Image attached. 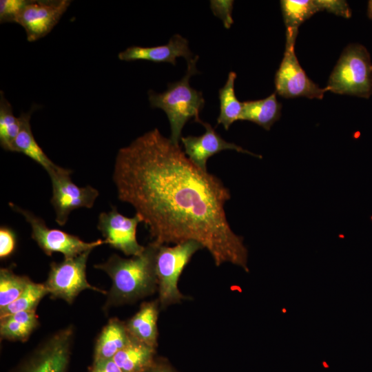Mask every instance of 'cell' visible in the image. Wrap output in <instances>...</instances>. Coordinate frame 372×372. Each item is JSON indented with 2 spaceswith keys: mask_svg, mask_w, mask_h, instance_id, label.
Returning a JSON list of instances; mask_svg holds the SVG:
<instances>
[{
  "mask_svg": "<svg viewBox=\"0 0 372 372\" xmlns=\"http://www.w3.org/2000/svg\"><path fill=\"white\" fill-rule=\"evenodd\" d=\"M113 181L118 199L130 204L146 225L151 242L194 240L208 250L216 266L229 262L249 271L247 249L225 214L229 190L158 129L118 150Z\"/></svg>",
  "mask_w": 372,
  "mask_h": 372,
  "instance_id": "obj_1",
  "label": "cell"
},
{
  "mask_svg": "<svg viewBox=\"0 0 372 372\" xmlns=\"http://www.w3.org/2000/svg\"><path fill=\"white\" fill-rule=\"evenodd\" d=\"M158 247L150 242L138 256L123 258L113 254L107 261L94 266L112 280L105 309L136 301L155 291L158 287L155 265Z\"/></svg>",
  "mask_w": 372,
  "mask_h": 372,
  "instance_id": "obj_2",
  "label": "cell"
},
{
  "mask_svg": "<svg viewBox=\"0 0 372 372\" xmlns=\"http://www.w3.org/2000/svg\"><path fill=\"white\" fill-rule=\"evenodd\" d=\"M198 59L196 56L187 62L184 76L179 81L169 83L165 92H148L151 107L161 109L167 114L171 129L169 138L176 145H179L181 132L186 123L191 118L198 123L201 121L199 114L205 105V99L203 93L189 84L190 78L200 73L196 68Z\"/></svg>",
  "mask_w": 372,
  "mask_h": 372,
  "instance_id": "obj_3",
  "label": "cell"
},
{
  "mask_svg": "<svg viewBox=\"0 0 372 372\" xmlns=\"http://www.w3.org/2000/svg\"><path fill=\"white\" fill-rule=\"evenodd\" d=\"M328 91L368 99L372 94V63L366 48L358 43L349 45L332 71Z\"/></svg>",
  "mask_w": 372,
  "mask_h": 372,
  "instance_id": "obj_4",
  "label": "cell"
},
{
  "mask_svg": "<svg viewBox=\"0 0 372 372\" xmlns=\"http://www.w3.org/2000/svg\"><path fill=\"white\" fill-rule=\"evenodd\" d=\"M203 245L194 240L176 244L174 247L160 245L156 256V273L161 307L178 303L186 298L178 289V281L192 256Z\"/></svg>",
  "mask_w": 372,
  "mask_h": 372,
  "instance_id": "obj_5",
  "label": "cell"
},
{
  "mask_svg": "<svg viewBox=\"0 0 372 372\" xmlns=\"http://www.w3.org/2000/svg\"><path fill=\"white\" fill-rule=\"evenodd\" d=\"M298 30L287 29L284 56L275 76L276 92L285 98L322 99L327 87H320L306 74L295 54Z\"/></svg>",
  "mask_w": 372,
  "mask_h": 372,
  "instance_id": "obj_6",
  "label": "cell"
},
{
  "mask_svg": "<svg viewBox=\"0 0 372 372\" xmlns=\"http://www.w3.org/2000/svg\"><path fill=\"white\" fill-rule=\"evenodd\" d=\"M9 205L16 212L21 214L29 223L32 229V238L48 256L58 252L62 254L64 258H72L106 243L105 240L101 239L87 242L76 236L49 228L42 218L32 212L12 203Z\"/></svg>",
  "mask_w": 372,
  "mask_h": 372,
  "instance_id": "obj_7",
  "label": "cell"
},
{
  "mask_svg": "<svg viewBox=\"0 0 372 372\" xmlns=\"http://www.w3.org/2000/svg\"><path fill=\"white\" fill-rule=\"evenodd\" d=\"M92 250L85 251L76 257L64 258L59 262H52L48 278L44 283L52 298H60L69 304L85 289L107 293L91 285L86 278V265Z\"/></svg>",
  "mask_w": 372,
  "mask_h": 372,
  "instance_id": "obj_8",
  "label": "cell"
},
{
  "mask_svg": "<svg viewBox=\"0 0 372 372\" xmlns=\"http://www.w3.org/2000/svg\"><path fill=\"white\" fill-rule=\"evenodd\" d=\"M71 174L70 169L59 165L48 173L52 188L50 201L55 211V220L60 226L65 225L73 210L92 208L99 195V191L90 185L79 187L74 184Z\"/></svg>",
  "mask_w": 372,
  "mask_h": 372,
  "instance_id": "obj_9",
  "label": "cell"
},
{
  "mask_svg": "<svg viewBox=\"0 0 372 372\" xmlns=\"http://www.w3.org/2000/svg\"><path fill=\"white\" fill-rule=\"evenodd\" d=\"M74 335L72 326L56 331L37 347L18 372H65Z\"/></svg>",
  "mask_w": 372,
  "mask_h": 372,
  "instance_id": "obj_10",
  "label": "cell"
},
{
  "mask_svg": "<svg viewBox=\"0 0 372 372\" xmlns=\"http://www.w3.org/2000/svg\"><path fill=\"white\" fill-rule=\"evenodd\" d=\"M141 222L138 214L129 218L120 214L114 206L110 211L100 214L97 228L106 244L126 256H136L141 254L145 248L138 244L136 239V228Z\"/></svg>",
  "mask_w": 372,
  "mask_h": 372,
  "instance_id": "obj_11",
  "label": "cell"
},
{
  "mask_svg": "<svg viewBox=\"0 0 372 372\" xmlns=\"http://www.w3.org/2000/svg\"><path fill=\"white\" fill-rule=\"evenodd\" d=\"M71 2L70 0H30L17 21L25 30L27 40L34 42L48 35Z\"/></svg>",
  "mask_w": 372,
  "mask_h": 372,
  "instance_id": "obj_12",
  "label": "cell"
},
{
  "mask_svg": "<svg viewBox=\"0 0 372 372\" xmlns=\"http://www.w3.org/2000/svg\"><path fill=\"white\" fill-rule=\"evenodd\" d=\"M205 128L203 134L181 137L185 154L198 167L207 171V161L211 156L225 149H234L261 158L262 156L254 154L242 147L224 140L208 123L199 122Z\"/></svg>",
  "mask_w": 372,
  "mask_h": 372,
  "instance_id": "obj_13",
  "label": "cell"
},
{
  "mask_svg": "<svg viewBox=\"0 0 372 372\" xmlns=\"http://www.w3.org/2000/svg\"><path fill=\"white\" fill-rule=\"evenodd\" d=\"M183 57L187 62L193 59L187 39L180 34L173 35L167 43L154 47L130 46L118 54L121 61H149L154 63L176 64V59Z\"/></svg>",
  "mask_w": 372,
  "mask_h": 372,
  "instance_id": "obj_14",
  "label": "cell"
},
{
  "mask_svg": "<svg viewBox=\"0 0 372 372\" xmlns=\"http://www.w3.org/2000/svg\"><path fill=\"white\" fill-rule=\"evenodd\" d=\"M158 300L142 304L140 309L126 323L130 336L152 348L157 346Z\"/></svg>",
  "mask_w": 372,
  "mask_h": 372,
  "instance_id": "obj_15",
  "label": "cell"
},
{
  "mask_svg": "<svg viewBox=\"0 0 372 372\" xmlns=\"http://www.w3.org/2000/svg\"><path fill=\"white\" fill-rule=\"evenodd\" d=\"M125 323L118 318H111L101 331L95 347L94 361L112 359L131 341Z\"/></svg>",
  "mask_w": 372,
  "mask_h": 372,
  "instance_id": "obj_16",
  "label": "cell"
},
{
  "mask_svg": "<svg viewBox=\"0 0 372 372\" xmlns=\"http://www.w3.org/2000/svg\"><path fill=\"white\" fill-rule=\"evenodd\" d=\"M34 107L28 112H22L19 116L21 127L14 142L12 152L21 153L39 165L42 166L48 173L57 167L45 154L36 141L30 125L31 114Z\"/></svg>",
  "mask_w": 372,
  "mask_h": 372,
  "instance_id": "obj_17",
  "label": "cell"
},
{
  "mask_svg": "<svg viewBox=\"0 0 372 372\" xmlns=\"http://www.w3.org/2000/svg\"><path fill=\"white\" fill-rule=\"evenodd\" d=\"M282 105L276 98V92L267 98L242 102L239 120L249 121L269 130L281 115Z\"/></svg>",
  "mask_w": 372,
  "mask_h": 372,
  "instance_id": "obj_18",
  "label": "cell"
},
{
  "mask_svg": "<svg viewBox=\"0 0 372 372\" xmlns=\"http://www.w3.org/2000/svg\"><path fill=\"white\" fill-rule=\"evenodd\" d=\"M155 349L132 338L112 358L123 372H144L152 366Z\"/></svg>",
  "mask_w": 372,
  "mask_h": 372,
  "instance_id": "obj_19",
  "label": "cell"
},
{
  "mask_svg": "<svg viewBox=\"0 0 372 372\" xmlns=\"http://www.w3.org/2000/svg\"><path fill=\"white\" fill-rule=\"evenodd\" d=\"M0 319L1 338L11 341H26L39 324L36 310L20 311Z\"/></svg>",
  "mask_w": 372,
  "mask_h": 372,
  "instance_id": "obj_20",
  "label": "cell"
},
{
  "mask_svg": "<svg viewBox=\"0 0 372 372\" xmlns=\"http://www.w3.org/2000/svg\"><path fill=\"white\" fill-rule=\"evenodd\" d=\"M236 76V72H230L225 84L218 90L220 114L217 124H222L226 130L233 123L239 120L242 109V102L238 100L234 91Z\"/></svg>",
  "mask_w": 372,
  "mask_h": 372,
  "instance_id": "obj_21",
  "label": "cell"
},
{
  "mask_svg": "<svg viewBox=\"0 0 372 372\" xmlns=\"http://www.w3.org/2000/svg\"><path fill=\"white\" fill-rule=\"evenodd\" d=\"M281 10L287 29L298 30V27L319 9L315 0H282Z\"/></svg>",
  "mask_w": 372,
  "mask_h": 372,
  "instance_id": "obj_22",
  "label": "cell"
},
{
  "mask_svg": "<svg viewBox=\"0 0 372 372\" xmlns=\"http://www.w3.org/2000/svg\"><path fill=\"white\" fill-rule=\"evenodd\" d=\"M21 122L16 117L12 107L6 99L3 91L0 92V145L1 147L12 152L14 142L19 132Z\"/></svg>",
  "mask_w": 372,
  "mask_h": 372,
  "instance_id": "obj_23",
  "label": "cell"
},
{
  "mask_svg": "<svg viewBox=\"0 0 372 372\" xmlns=\"http://www.w3.org/2000/svg\"><path fill=\"white\" fill-rule=\"evenodd\" d=\"M32 280L14 273L10 268L0 269V309L6 307L24 291Z\"/></svg>",
  "mask_w": 372,
  "mask_h": 372,
  "instance_id": "obj_24",
  "label": "cell"
},
{
  "mask_svg": "<svg viewBox=\"0 0 372 372\" xmlns=\"http://www.w3.org/2000/svg\"><path fill=\"white\" fill-rule=\"evenodd\" d=\"M49 292L45 284L31 281L17 299L0 309V317L20 311L36 310L39 302Z\"/></svg>",
  "mask_w": 372,
  "mask_h": 372,
  "instance_id": "obj_25",
  "label": "cell"
},
{
  "mask_svg": "<svg viewBox=\"0 0 372 372\" xmlns=\"http://www.w3.org/2000/svg\"><path fill=\"white\" fill-rule=\"evenodd\" d=\"M30 0H1L0 23H16Z\"/></svg>",
  "mask_w": 372,
  "mask_h": 372,
  "instance_id": "obj_26",
  "label": "cell"
},
{
  "mask_svg": "<svg viewBox=\"0 0 372 372\" xmlns=\"http://www.w3.org/2000/svg\"><path fill=\"white\" fill-rule=\"evenodd\" d=\"M234 1L232 0H211L210 8L213 14L222 20L224 26L229 29L234 21L231 16Z\"/></svg>",
  "mask_w": 372,
  "mask_h": 372,
  "instance_id": "obj_27",
  "label": "cell"
},
{
  "mask_svg": "<svg viewBox=\"0 0 372 372\" xmlns=\"http://www.w3.org/2000/svg\"><path fill=\"white\" fill-rule=\"evenodd\" d=\"M320 11L326 10L328 12L344 18L351 17V10L348 3L344 0H315Z\"/></svg>",
  "mask_w": 372,
  "mask_h": 372,
  "instance_id": "obj_28",
  "label": "cell"
},
{
  "mask_svg": "<svg viewBox=\"0 0 372 372\" xmlns=\"http://www.w3.org/2000/svg\"><path fill=\"white\" fill-rule=\"evenodd\" d=\"M16 234L10 227L1 226L0 228V257L10 256L16 247Z\"/></svg>",
  "mask_w": 372,
  "mask_h": 372,
  "instance_id": "obj_29",
  "label": "cell"
},
{
  "mask_svg": "<svg viewBox=\"0 0 372 372\" xmlns=\"http://www.w3.org/2000/svg\"><path fill=\"white\" fill-rule=\"evenodd\" d=\"M91 372H123L113 359L94 361Z\"/></svg>",
  "mask_w": 372,
  "mask_h": 372,
  "instance_id": "obj_30",
  "label": "cell"
},
{
  "mask_svg": "<svg viewBox=\"0 0 372 372\" xmlns=\"http://www.w3.org/2000/svg\"><path fill=\"white\" fill-rule=\"evenodd\" d=\"M367 14L369 18L372 20V0H370L368 3Z\"/></svg>",
  "mask_w": 372,
  "mask_h": 372,
  "instance_id": "obj_31",
  "label": "cell"
},
{
  "mask_svg": "<svg viewBox=\"0 0 372 372\" xmlns=\"http://www.w3.org/2000/svg\"><path fill=\"white\" fill-rule=\"evenodd\" d=\"M151 372H170V371L163 368H156L154 370H152Z\"/></svg>",
  "mask_w": 372,
  "mask_h": 372,
  "instance_id": "obj_32",
  "label": "cell"
}]
</instances>
